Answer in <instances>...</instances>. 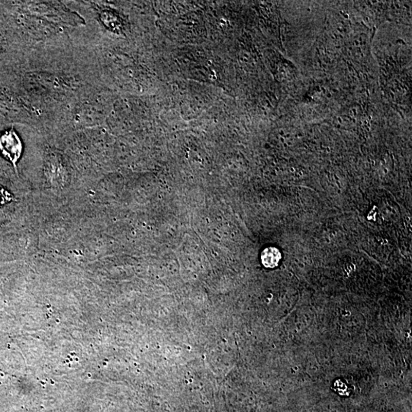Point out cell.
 Segmentation results:
<instances>
[{"instance_id":"cell-2","label":"cell","mask_w":412,"mask_h":412,"mask_svg":"<svg viewBox=\"0 0 412 412\" xmlns=\"http://www.w3.org/2000/svg\"><path fill=\"white\" fill-rule=\"evenodd\" d=\"M282 258L281 253L276 247H268L261 254V262L266 268H275L279 265Z\"/></svg>"},{"instance_id":"cell-1","label":"cell","mask_w":412,"mask_h":412,"mask_svg":"<svg viewBox=\"0 0 412 412\" xmlns=\"http://www.w3.org/2000/svg\"><path fill=\"white\" fill-rule=\"evenodd\" d=\"M0 151L3 157L10 161L16 170V164L23 152V145L16 132L11 129L0 136Z\"/></svg>"}]
</instances>
